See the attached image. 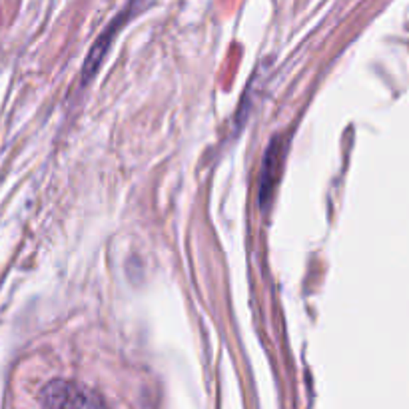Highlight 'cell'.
Wrapping results in <instances>:
<instances>
[{
  "label": "cell",
  "mask_w": 409,
  "mask_h": 409,
  "mask_svg": "<svg viewBox=\"0 0 409 409\" xmlns=\"http://www.w3.org/2000/svg\"><path fill=\"white\" fill-rule=\"evenodd\" d=\"M118 33V21H114V23L108 26V30L100 36L98 40H96V45L92 46V50L86 56V62H84V80H88L90 76H94V72L98 70V67L102 64V60H104V54H106V50L110 48L112 45V38H114V34Z\"/></svg>",
  "instance_id": "obj_2"
},
{
  "label": "cell",
  "mask_w": 409,
  "mask_h": 409,
  "mask_svg": "<svg viewBox=\"0 0 409 409\" xmlns=\"http://www.w3.org/2000/svg\"><path fill=\"white\" fill-rule=\"evenodd\" d=\"M277 140L272 142L270 150L265 152V164H264V174H262V190H260V200H262V206H265V202L272 200V192L276 188V170L280 168V156L276 152Z\"/></svg>",
  "instance_id": "obj_3"
},
{
  "label": "cell",
  "mask_w": 409,
  "mask_h": 409,
  "mask_svg": "<svg viewBox=\"0 0 409 409\" xmlns=\"http://www.w3.org/2000/svg\"><path fill=\"white\" fill-rule=\"evenodd\" d=\"M40 405L46 408H104L106 399H102L92 391L90 387L67 381V379H54L46 384L38 396Z\"/></svg>",
  "instance_id": "obj_1"
}]
</instances>
